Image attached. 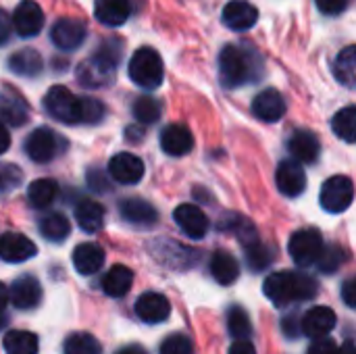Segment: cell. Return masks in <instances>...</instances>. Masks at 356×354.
Here are the masks:
<instances>
[{
  "instance_id": "74e56055",
  "label": "cell",
  "mask_w": 356,
  "mask_h": 354,
  "mask_svg": "<svg viewBox=\"0 0 356 354\" xmlns=\"http://www.w3.org/2000/svg\"><path fill=\"white\" fill-rule=\"evenodd\" d=\"M246 261H248V267L252 271H263V269H267L271 265L273 255H271V250L265 244H261L257 240V242L246 246Z\"/></svg>"
},
{
  "instance_id": "d6986e66",
  "label": "cell",
  "mask_w": 356,
  "mask_h": 354,
  "mask_svg": "<svg viewBox=\"0 0 356 354\" xmlns=\"http://www.w3.org/2000/svg\"><path fill=\"white\" fill-rule=\"evenodd\" d=\"M35 252H38L35 244L21 234L0 236V259L6 263H23V261L35 257Z\"/></svg>"
},
{
  "instance_id": "603a6c76",
  "label": "cell",
  "mask_w": 356,
  "mask_h": 354,
  "mask_svg": "<svg viewBox=\"0 0 356 354\" xmlns=\"http://www.w3.org/2000/svg\"><path fill=\"white\" fill-rule=\"evenodd\" d=\"M131 4L129 0H96L94 4V15L102 25L108 27H119L129 19Z\"/></svg>"
},
{
  "instance_id": "ee69618b",
  "label": "cell",
  "mask_w": 356,
  "mask_h": 354,
  "mask_svg": "<svg viewBox=\"0 0 356 354\" xmlns=\"http://www.w3.org/2000/svg\"><path fill=\"white\" fill-rule=\"evenodd\" d=\"M317 2V8L323 13V15H340L348 8V0H315Z\"/></svg>"
},
{
  "instance_id": "816d5d0a",
  "label": "cell",
  "mask_w": 356,
  "mask_h": 354,
  "mask_svg": "<svg viewBox=\"0 0 356 354\" xmlns=\"http://www.w3.org/2000/svg\"><path fill=\"white\" fill-rule=\"evenodd\" d=\"M117 354H146L140 346H125V348H121Z\"/></svg>"
},
{
  "instance_id": "836d02e7",
  "label": "cell",
  "mask_w": 356,
  "mask_h": 354,
  "mask_svg": "<svg viewBox=\"0 0 356 354\" xmlns=\"http://www.w3.org/2000/svg\"><path fill=\"white\" fill-rule=\"evenodd\" d=\"M332 129L340 140L353 144L356 140V106H346L336 113V117L332 119Z\"/></svg>"
},
{
  "instance_id": "5bb4252c",
  "label": "cell",
  "mask_w": 356,
  "mask_h": 354,
  "mask_svg": "<svg viewBox=\"0 0 356 354\" xmlns=\"http://www.w3.org/2000/svg\"><path fill=\"white\" fill-rule=\"evenodd\" d=\"M42 298V286L33 275H21L13 282L10 290H8V300L17 307V309H33L38 307Z\"/></svg>"
},
{
  "instance_id": "cb8c5ba5",
  "label": "cell",
  "mask_w": 356,
  "mask_h": 354,
  "mask_svg": "<svg viewBox=\"0 0 356 354\" xmlns=\"http://www.w3.org/2000/svg\"><path fill=\"white\" fill-rule=\"evenodd\" d=\"M73 265L81 275H94L104 265V250L98 244L86 242L73 250Z\"/></svg>"
},
{
  "instance_id": "bcb514c9",
  "label": "cell",
  "mask_w": 356,
  "mask_h": 354,
  "mask_svg": "<svg viewBox=\"0 0 356 354\" xmlns=\"http://www.w3.org/2000/svg\"><path fill=\"white\" fill-rule=\"evenodd\" d=\"M88 182H90V186H92L96 192H104V190H108V182H106V177H104V175H100L98 171H92V173L88 175Z\"/></svg>"
},
{
  "instance_id": "1f68e13d",
  "label": "cell",
  "mask_w": 356,
  "mask_h": 354,
  "mask_svg": "<svg viewBox=\"0 0 356 354\" xmlns=\"http://www.w3.org/2000/svg\"><path fill=\"white\" fill-rule=\"evenodd\" d=\"M334 73H336V79L340 83H344L346 88H355L356 83V48L355 46H346L336 63H334Z\"/></svg>"
},
{
  "instance_id": "7a4b0ae2",
  "label": "cell",
  "mask_w": 356,
  "mask_h": 354,
  "mask_svg": "<svg viewBox=\"0 0 356 354\" xmlns=\"http://www.w3.org/2000/svg\"><path fill=\"white\" fill-rule=\"evenodd\" d=\"M263 63L254 50H246L238 44H227L219 54V75L225 88H240L261 77Z\"/></svg>"
},
{
  "instance_id": "7dc6e473",
  "label": "cell",
  "mask_w": 356,
  "mask_h": 354,
  "mask_svg": "<svg viewBox=\"0 0 356 354\" xmlns=\"http://www.w3.org/2000/svg\"><path fill=\"white\" fill-rule=\"evenodd\" d=\"M10 29H13V23H10V17L0 8V44H4L10 35Z\"/></svg>"
},
{
  "instance_id": "7bdbcfd3",
  "label": "cell",
  "mask_w": 356,
  "mask_h": 354,
  "mask_svg": "<svg viewBox=\"0 0 356 354\" xmlns=\"http://www.w3.org/2000/svg\"><path fill=\"white\" fill-rule=\"evenodd\" d=\"M340 353V348H338V344L332 340V338H327V336H323V338H315V342L311 344V348H309V354H338Z\"/></svg>"
},
{
  "instance_id": "f1b7e54d",
  "label": "cell",
  "mask_w": 356,
  "mask_h": 354,
  "mask_svg": "<svg viewBox=\"0 0 356 354\" xmlns=\"http://www.w3.org/2000/svg\"><path fill=\"white\" fill-rule=\"evenodd\" d=\"M75 219H77V225L83 232L94 234L104 223V209L98 202H94V200H81L75 207Z\"/></svg>"
},
{
  "instance_id": "83f0119b",
  "label": "cell",
  "mask_w": 356,
  "mask_h": 354,
  "mask_svg": "<svg viewBox=\"0 0 356 354\" xmlns=\"http://www.w3.org/2000/svg\"><path fill=\"white\" fill-rule=\"evenodd\" d=\"M8 67H10V71L17 73V75L35 77V75L42 71V56H40V52H35L33 48H23V50H17L15 54H10Z\"/></svg>"
},
{
  "instance_id": "3957f363",
  "label": "cell",
  "mask_w": 356,
  "mask_h": 354,
  "mask_svg": "<svg viewBox=\"0 0 356 354\" xmlns=\"http://www.w3.org/2000/svg\"><path fill=\"white\" fill-rule=\"evenodd\" d=\"M119 63V44L106 42L100 50L77 65V81L83 88H106L115 81Z\"/></svg>"
},
{
  "instance_id": "7c38bea8",
  "label": "cell",
  "mask_w": 356,
  "mask_h": 354,
  "mask_svg": "<svg viewBox=\"0 0 356 354\" xmlns=\"http://www.w3.org/2000/svg\"><path fill=\"white\" fill-rule=\"evenodd\" d=\"M173 219L179 225V230L192 240H200L209 232V219L196 204H179L173 211Z\"/></svg>"
},
{
  "instance_id": "7402d4cb",
  "label": "cell",
  "mask_w": 356,
  "mask_h": 354,
  "mask_svg": "<svg viewBox=\"0 0 356 354\" xmlns=\"http://www.w3.org/2000/svg\"><path fill=\"white\" fill-rule=\"evenodd\" d=\"M290 152L298 163H315L321 152V144L317 136L309 129H296L290 138Z\"/></svg>"
},
{
  "instance_id": "f907efd6",
  "label": "cell",
  "mask_w": 356,
  "mask_h": 354,
  "mask_svg": "<svg viewBox=\"0 0 356 354\" xmlns=\"http://www.w3.org/2000/svg\"><path fill=\"white\" fill-rule=\"evenodd\" d=\"M8 146H10V136H8L6 127L0 123V154H2V152H6V150H8Z\"/></svg>"
},
{
  "instance_id": "f6af8a7d",
  "label": "cell",
  "mask_w": 356,
  "mask_h": 354,
  "mask_svg": "<svg viewBox=\"0 0 356 354\" xmlns=\"http://www.w3.org/2000/svg\"><path fill=\"white\" fill-rule=\"evenodd\" d=\"M356 282L350 277V280H346L344 282V286H342V296H344V303L350 307V309H355L356 307Z\"/></svg>"
},
{
  "instance_id": "ac0fdd59",
  "label": "cell",
  "mask_w": 356,
  "mask_h": 354,
  "mask_svg": "<svg viewBox=\"0 0 356 354\" xmlns=\"http://www.w3.org/2000/svg\"><path fill=\"white\" fill-rule=\"evenodd\" d=\"M336 313L330 307H313L311 311H307V315L302 317V328L300 332L309 338H323L327 336L334 328H336Z\"/></svg>"
},
{
  "instance_id": "484cf974",
  "label": "cell",
  "mask_w": 356,
  "mask_h": 354,
  "mask_svg": "<svg viewBox=\"0 0 356 354\" xmlns=\"http://www.w3.org/2000/svg\"><path fill=\"white\" fill-rule=\"evenodd\" d=\"M131 284H134L131 269L125 265H115L106 271V275L102 280V290L113 298H121L131 290Z\"/></svg>"
},
{
  "instance_id": "e575fe53",
  "label": "cell",
  "mask_w": 356,
  "mask_h": 354,
  "mask_svg": "<svg viewBox=\"0 0 356 354\" xmlns=\"http://www.w3.org/2000/svg\"><path fill=\"white\" fill-rule=\"evenodd\" d=\"M65 354H100V342L92 336V334H83V332H77V334H71L67 340H65Z\"/></svg>"
},
{
  "instance_id": "681fc988",
  "label": "cell",
  "mask_w": 356,
  "mask_h": 354,
  "mask_svg": "<svg viewBox=\"0 0 356 354\" xmlns=\"http://www.w3.org/2000/svg\"><path fill=\"white\" fill-rule=\"evenodd\" d=\"M6 307H8V290H6V286L0 282V328H2L4 321H6Z\"/></svg>"
},
{
  "instance_id": "e0dca14e",
  "label": "cell",
  "mask_w": 356,
  "mask_h": 354,
  "mask_svg": "<svg viewBox=\"0 0 356 354\" xmlns=\"http://www.w3.org/2000/svg\"><path fill=\"white\" fill-rule=\"evenodd\" d=\"M252 113L267 121V123H275L280 121L284 115H286V102H284V96L273 90V88H267L263 92L257 94L254 102H252Z\"/></svg>"
},
{
  "instance_id": "30bf717a",
  "label": "cell",
  "mask_w": 356,
  "mask_h": 354,
  "mask_svg": "<svg viewBox=\"0 0 356 354\" xmlns=\"http://www.w3.org/2000/svg\"><path fill=\"white\" fill-rule=\"evenodd\" d=\"M10 23H13L15 31L21 38H33V35L40 33V29L44 25V13H42V8H40L38 2L23 0L15 8V15H13Z\"/></svg>"
},
{
  "instance_id": "f546056e",
  "label": "cell",
  "mask_w": 356,
  "mask_h": 354,
  "mask_svg": "<svg viewBox=\"0 0 356 354\" xmlns=\"http://www.w3.org/2000/svg\"><path fill=\"white\" fill-rule=\"evenodd\" d=\"M58 194V186L54 179H35L29 184L27 188V200L33 209H46L48 204H52V200Z\"/></svg>"
},
{
  "instance_id": "8992f818",
  "label": "cell",
  "mask_w": 356,
  "mask_h": 354,
  "mask_svg": "<svg viewBox=\"0 0 356 354\" xmlns=\"http://www.w3.org/2000/svg\"><path fill=\"white\" fill-rule=\"evenodd\" d=\"M321 207L327 213H344L346 209H350L353 200H355V186L353 179L346 175H334L330 177L319 194Z\"/></svg>"
},
{
  "instance_id": "f35d334b",
  "label": "cell",
  "mask_w": 356,
  "mask_h": 354,
  "mask_svg": "<svg viewBox=\"0 0 356 354\" xmlns=\"http://www.w3.org/2000/svg\"><path fill=\"white\" fill-rule=\"evenodd\" d=\"M104 117V106L96 98H79V123H100Z\"/></svg>"
},
{
  "instance_id": "52a82bcc",
  "label": "cell",
  "mask_w": 356,
  "mask_h": 354,
  "mask_svg": "<svg viewBox=\"0 0 356 354\" xmlns=\"http://www.w3.org/2000/svg\"><path fill=\"white\" fill-rule=\"evenodd\" d=\"M323 238L317 230L309 227V230H300L290 238L288 250L290 257L294 259V263L298 267H311L317 263V259L321 257L323 250Z\"/></svg>"
},
{
  "instance_id": "60d3db41",
  "label": "cell",
  "mask_w": 356,
  "mask_h": 354,
  "mask_svg": "<svg viewBox=\"0 0 356 354\" xmlns=\"http://www.w3.org/2000/svg\"><path fill=\"white\" fill-rule=\"evenodd\" d=\"M319 263V269L325 271V273H334L342 263H344V250L338 248V246H323L321 250V257L317 259Z\"/></svg>"
},
{
  "instance_id": "ab89813d",
  "label": "cell",
  "mask_w": 356,
  "mask_h": 354,
  "mask_svg": "<svg viewBox=\"0 0 356 354\" xmlns=\"http://www.w3.org/2000/svg\"><path fill=\"white\" fill-rule=\"evenodd\" d=\"M23 173L17 165L13 163H0V194L13 192L21 186Z\"/></svg>"
},
{
  "instance_id": "d4e9b609",
  "label": "cell",
  "mask_w": 356,
  "mask_h": 354,
  "mask_svg": "<svg viewBox=\"0 0 356 354\" xmlns=\"http://www.w3.org/2000/svg\"><path fill=\"white\" fill-rule=\"evenodd\" d=\"M211 273L221 286H229L240 277V265L234 255L225 250H217L211 257Z\"/></svg>"
},
{
  "instance_id": "4fadbf2b",
  "label": "cell",
  "mask_w": 356,
  "mask_h": 354,
  "mask_svg": "<svg viewBox=\"0 0 356 354\" xmlns=\"http://www.w3.org/2000/svg\"><path fill=\"white\" fill-rule=\"evenodd\" d=\"M108 173L115 182L131 186L138 184L144 177V163L129 152H119L111 159L108 163Z\"/></svg>"
},
{
  "instance_id": "c3c4849f",
  "label": "cell",
  "mask_w": 356,
  "mask_h": 354,
  "mask_svg": "<svg viewBox=\"0 0 356 354\" xmlns=\"http://www.w3.org/2000/svg\"><path fill=\"white\" fill-rule=\"evenodd\" d=\"M229 354H257L254 346L248 340H236V344H232Z\"/></svg>"
},
{
  "instance_id": "9c48e42d",
  "label": "cell",
  "mask_w": 356,
  "mask_h": 354,
  "mask_svg": "<svg viewBox=\"0 0 356 354\" xmlns=\"http://www.w3.org/2000/svg\"><path fill=\"white\" fill-rule=\"evenodd\" d=\"M25 152L31 161L35 163H48L56 156L58 152V138L52 129L48 127H38L33 129L27 140H25Z\"/></svg>"
},
{
  "instance_id": "b9f144b4",
  "label": "cell",
  "mask_w": 356,
  "mask_h": 354,
  "mask_svg": "<svg viewBox=\"0 0 356 354\" xmlns=\"http://www.w3.org/2000/svg\"><path fill=\"white\" fill-rule=\"evenodd\" d=\"M161 354H194V344L184 334H173L161 344Z\"/></svg>"
},
{
  "instance_id": "6da1fadb",
  "label": "cell",
  "mask_w": 356,
  "mask_h": 354,
  "mask_svg": "<svg viewBox=\"0 0 356 354\" xmlns=\"http://www.w3.org/2000/svg\"><path fill=\"white\" fill-rule=\"evenodd\" d=\"M317 282L298 271H277L269 275L263 284L265 296L275 305V307H288L292 303H302L311 300L317 296Z\"/></svg>"
},
{
  "instance_id": "277c9868",
  "label": "cell",
  "mask_w": 356,
  "mask_h": 354,
  "mask_svg": "<svg viewBox=\"0 0 356 354\" xmlns=\"http://www.w3.org/2000/svg\"><path fill=\"white\" fill-rule=\"evenodd\" d=\"M163 75H165L163 58L154 48L144 46L134 52L129 61V77L134 83L146 90H156L163 83Z\"/></svg>"
},
{
  "instance_id": "2e32d148",
  "label": "cell",
  "mask_w": 356,
  "mask_h": 354,
  "mask_svg": "<svg viewBox=\"0 0 356 354\" xmlns=\"http://www.w3.org/2000/svg\"><path fill=\"white\" fill-rule=\"evenodd\" d=\"M259 19V10L246 0H232L223 8V23L232 31H246Z\"/></svg>"
},
{
  "instance_id": "f5cc1de1",
  "label": "cell",
  "mask_w": 356,
  "mask_h": 354,
  "mask_svg": "<svg viewBox=\"0 0 356 354\" xmlns=\"http://www.w3.org/2000/svg\"><path fill=\"white\" fill-rule=\"evenodd\" d=\"M338 354H355V346H353V342H346V344L340 348V353Z\"/></svg>"
},
{
  "instance_id": "d6a6232c",
  "label": "cell",
  "mask_w": 356,
  "mask_h": 354,
  "mask_svg": "<svg viewBox=\"0 0 356 354\" xmlns=\"http://www.w3.org/2000/svg\"><path fill=\"white\" fill-rule=\"evenodd\" d=\"M40 232L50 242H63L71 234V223L63 213H50L40 221Z\"/></svg>"
},
{
  "instance_id": "ffe728a7",
  "label": "cell",
  "mask_w": 356,
  "mask_h": 354,
  "mask_svg": "<svg viewBox=\"0 0 356 354\" xmlns=\"http://www.w3.org/2000/svg\"><path fill=\"white\" fill-rule=\"evenodd\" d=\"M161 148L171 156H184L194 148V138L184 125H167L161 134Z\"/></svg>"
},
{
  "instance_id": "4dcf8cb0",
  "label": "cell",
  "mask_w": 356,
  "mask_h": 354,
  "mask_svg": "<svg viewBox=\"0 0 356 354\" xmlns=\"http://www.w3.org/2000/svg\"><path fill=\"white\" fill-rule=\"evenodd\" d=\"M2 344L6 354H38V338L31 332L10 330L6 332Z\"/></svg>"
},
{
  "instance_id": "8fae6325",
  "label": "cell",
  "mask_w": 356,
  "mask_h": 354,
  "mask_svg": "<svg viewBox=\"0 0 356 354\" xmlns=\"http://www.w3.org/2000/svg\"><path fill=\"white\" fill-rule=\"evenodd\" d=\"M275 182H277V190L284 196L296 198L307 188V173L298 161H282L275 171Z\"/></svg>"
},
{
  "instance_id": "8d00e7d4",
  "label": "cell",
  "mask_w": 356,
  "mask_h": 354,
  "mask_svg": "<svg viewBox=\"0 0 356 354\" xmlns=\"http://www.w3.org/2000/svg\"><path fill=\"white\" fill-rule=\"evenodd\" d=\"M227 328H229V334H232L236 340H248L250 334H252L250 317H248L246 311L240 309V307H232V311H229V315H227Z\"/></svg>"
},
{
  "instance_id": "5b68a950",
  "label": "cell",
  "mask_w": 356,
  "mask_h": 354,
  "mask_svg": "<svg viewBox=\"0 0 356 354\" xmlns=\"http://www.w3.org/2000/svg\"><path fill=\"white\" fill-rule=\"evenodd\" d=\"M44 106L54 119H58L67 125L79 123V96H75L65 86H52L46 92Z\"/></svg>"
},
{
  "instance_id": "44dd1931",
  "label": "cell",
  "mask_w": 356,
  "mask_h": 354,
  "mask_svg": "<svg viewBox=\"0 0 356 354\" xmlns=\"http://www.w3.org/2000/svg\"><path fill=\"white\" fill-rule=\"evenodd\" d=\"M119 211H121V217L131 223V225H140V227H150L159 221V213L156 209L142 200V198H127L119 204Z\"/></svg>"
},
{
  "instance_id": "ba28073f",
  "label": "cell",
  "mask_w": 356,
  "mask_h": 354,
  "mask_svg": "<svg viewBox=\"0 0 356 354\" xmlns=\"http://www.w3.org/2000/svg\"><path fill=\"white\" fill-rule=\"evenodd\" d=\"M52 42L56 48L60 50H75L79 48L83 42H86V35H88V27L83 21L79 19H58L54 25H52Z\"/></svg>"
},
{
  "instance_id": "9a60e30c",
  "label": "cell",
  "mask_w": 356,
  "mask_h": 354,
  "mask_svg": "<svg viewBox=\"0 0 356 354\" xmlns=\"http://www.w3.org/2000/svg\"><path fill=\"white\" fill-rule=\"evenodd\" d=\"M136 313L144 323H163L171 315L169 300L159 292H146L136 303Z\"/></svg>"
},
{
  "instance_id": "d590c367",
  "label": "cell",
  "mask_w": 356,
  "mask_h": 354,
  "mask_svg": "<svg viewBox=\"0 0 356 354\" xmlns=\"http://www.w3.org/2000/svg\"><path fill=\"white\" fill-rule=\"evenodd\" d=\"M161 102L150 98V96H140L134 104V117L138 119V123H144V125H150L154 121L161 119Z\"/></svg>"
},
{
  "instance_id": "4316f807",
  "label": "cell",
  "mask_w": 356,
  "mask_h": 354,
  "mask_svg": "<svg viewBox=\"0 0 356 354\" xmlns=\"http://www.w3.org/2000/svg\"><path fill=\"white\" fill-rule=\"evenodd\" d=\"M27 104L21 100L15 92L4 90L0 92V119H4L10 125H23L27 121Z\"/></svg>"
}]
</instances>
